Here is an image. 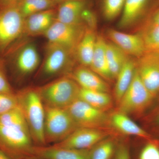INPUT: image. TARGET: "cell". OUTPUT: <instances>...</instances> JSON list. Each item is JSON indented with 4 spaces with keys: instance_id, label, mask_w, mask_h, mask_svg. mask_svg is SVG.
Wrapping results in <instances>:
<instances>
[{
    "instance_id": "8",
    "label": "cell",
    "mask_w": 159,
    "mask_h": 159,
    "mask_svg": "<svg viewBox=\"0 0 159 159\" xmlns=\"http://www.w3.org/2000/svg\"><path fill=\"white\" fill-rule=\"evenodd\" d=\"M66 109L78 127L103 129L110 123L106 112L97 109L79 99Z\"/></svg>"
},
{
    "instance_id": "11",
    "label": "cell",
    "mask_w": 159,
    "mask_h": 159,
    "mask_svg": "<svg viewBox=\"0 0 159 159\" xmlns=\"http://www.w3.org/2000/svg\"><path fill=\"white\" fill-rule=\"evenodd\" d=\"M136 69L143 84L157 99L159 97V57L154 52H146L138 58Z\"/></svg>"
},
{
    "instance_id": "13",
    "label": "cell",
    "mask_w": 159,
    "mask_h": 159,
    "mask_svg": "<svg viewBox=\"0 0 159 159\" xmlns=\"http://www.w3.org/2000/svg\"><path fill=\"white\" fill-rule=\"evenodd\" d=\"M108 38L128 56L139 58L146 52L145 44L141 35L127 34L113 29L107 31Z\"/></svg>"
},
{
    "instance_id": "27",
    "label": "cell",
    "mask_w": 159,
    "mask_h": 159,
    "mask_svg": "<svg viewBox=\"0 0 159 159\" xmlns=\"http://www.w3.org/2000/svg\"><path fill=\"white\" fill-rule=\"evenodd\" d=\"M139 34L141 35L146 52H153L159 49V25L144 23Z\"/></svg>"
},
{
    "instance_id": "22",
    "label": "cell",
    "mask_w": 159,
    "mask_h": 159,
    "mask_svg": "<svg viewBox=\"0 0 159 159\" xmlns=\"http://www.w3.org/2000/svg\"><path fill=\"white\" fill-rule=\"evenodd\" d=\"M136 69V61L129 57L116 78L114 97L117 105L130 85Z\"/></svg>"
},
{
    "instance_id": "6",
    "label": "cell",
    "mask_w": 159,
    "mask_h": 159,
    "mask_svg": "<svg viewBox=\"0 0 159 159\" xmlns=\"http://www.w3.org/2000/svg\"><path fill=\"white\" fill-rule=\"evenodd\" d=\"M25 19L17 5H0V53L7 51L24 34Z\"/></svg>"
},
{
    "instance_id": "1",
    "label": "cell",
    "mask_w": 159,
    "mask_h": 159,
    "mask_svg": "<svg viewBox=\"0 0 159 159\" xmlns=\"http://www.w3.org/2000/svg\"><path fill=\"white\" fill-rule=\"evenodd\" d=\"M18 105L22 112L35 146H46L44 136L45 107L36 88H27L17 92Z\"/></svg>"
},
{
    "instance_id": "12",
    "label": "cell",
    "mask_w": 159,
    "mask_h": 159,
    "mask_svg": "<svg viewBox=\"0 0 159 159\" xmlns=\"http://www.w3.org/2000/svg\"><path fill=\"white\" fill-rule=\"evenodd\" d=\"M159 5V0H125L119 28H128L142 18H146Z\"/></svg>"
},
{
    "instance_id": "15",
    "label": "cell",
    "mask_w": 159,
    "mask_h": 159,
    "mask_svg": "<svg viewBox=\"0 0 159 159\" xmlns=\"http://www.w3.org/2000/svg\"><path fill=\"white\" fill-rule=\"evenodd\" d=\"M69 75L81 88L105 93L109 92V87L105 80L90 68L80 66L74 69Z\"/></svg>"
},
{
    "instance_id": "7",
    "label": "cell",
    "mask_w": 159,
    "mask_h": 159,
    "mask_svg": "<svg viewBox=\"0 0 159 159\" xmlns=\"http://www.w3.org/2000/svg\"><path fill=\"white\" fill-rule=\"evenodd\" d=\"M74 57L76 58L74 51L60 45L48 43L41 76L47 79L68 72L72 68Z\"/></svg>"
},
{
    "instance_id": "14",
    "label": "cell",
    "mask_w": 159,
    "mask_h": 159,
    "mask_svg": "<svg viewBox=\"0 0 159 159\" xmlns=\"http://www.w3.org/2000/svg\"><path fill=\"white\" fill-rule=\"evenodd\" d=\"M40 57L37 48L34 43H29L20 48L16 54L14 65L20 75L27 76L37 68Z\"/></svg>"
},
{
    "instance_id": "21",
    "label": "cell",
    "mask_w": 159,
    "mask_h": 159,
    "mask_svg": "<svg viewBox=\"0 0 159 159\" xmlns=\"http://www.w3.org/2000/svg\"><path fill=\"white\" fill-rule=\"evenodd\" d=\"M107 42L102 36L97 35L96 47L90 68L105 80H113L107 59Z\"/></svg>"
},
{
    "instance_id": "34",
    "label": "cell",
    "mask_w": 159,
    "mask_h": 159,
    "mask_svg": "<svg viewBox=\"0 0 159 159\" xmlns=\"http://www.w3.org/2000/svg\"><path fill=\"white\" fill-rule=\"evenodd\" d=\"M113 159H131L130 151L127 144L119 143Z\"/></svg>"
},
{
    "instance_id": "16",
    "label": "cell",
    "mask_w": 159,
    "mask_h": 159,
    "mask_svg": "<svg viewBox=\"0 0 159 159\" xmlns=\"http://www.w3.org/2000/svg\"><path fill=\"white\" fill-rule=\"evenodd\" d=\"M87 7V0H64L57 6L55 20L68 25L84 24L81 14Z\"/></svg>"
},
{
    "instance_id": "39",
    "label": "cell",
    "mask_w": 159,
    "mask_h": 159,
    "mask_svg": "<svg viewBox=\"0 0 159 159\" xmlns=\"http://www.w3.org/2000/svg\"><path fill=\"white\" fill-rule=\"evenodd\" d=\"M153 52H154L157 54V56L159 57V49L158 50H157V51H153Z\"/></svg>"
},
{
    "instance_id": "10",
    "label": "cell",
    "mask_w": 159,
    "mask_h": 159,
    "mask_svg": "<svg viewBox=\"0 0 159 159\" xmlns=\"http://www.w3.org/2000/svg\"><path fill=\"white\" fill-rule=\"evenodd\" d=\"M109 134L103 129L78 127L65 139L52 145L61 148L88 150L109 137Z\"/></svg>"
},
{
    "instance_id": "3",
    "label": "cell",
    "mask_w": 159,
    "mask_h": 159,
    "mask_svg": "<svg viewBox=\"0 0 159 159\" xmlns=\"http://www.w3.org/2000/svg\"><path fill=\"white\" fill-rule=\"evenodd\" d=\"M34 146L28 128L0 124V150L11 158L32 156Z\"/></svg>"
},
{
    "instance_id": "19",
    "label": "cell",
    "mask_w": 159,
    "mask_h": 159,
    "mask_svg": "<svg viewBox=\"0 0 159 159\" xmlns=\"http://www.w3.org/2000/svg\"><path fill=\"white\" fill-rule=\"evenodd\" d=\"M109 122L116 130L126 135L134 136L142 139H150L153 137L145 129L133 121L128 115L119 111L109 116Z\"/></svg>"
},
{
    "instance_id": "31",
    "label": "cell",
    "mask_w": 159,
    "mask_h": 159,
    "mask_svg": "<svg viewBox=\"0 0 159 159\" xmlns=\"http://www.w3.org/2000/svg\"><path fill=\"white\" fill-rule=\"evenodd\" d=\"M17 105L16 93H0V116L15 108Z\"/></svg>"
},
{
    "instance_id": "9",
    "label": "cell",
    "mask_w": 159,
    "mask_h": 159,
    "mask_svg": "<svg viewBox=\"0 0 159 159\" xmlns=\"http://www.w3.org/2000/svg\"><path fill=\"white\" fill-rule=\"evenodd\" d=\"M87 29L84 24L71 25L55 20L43 35L48 43L56 44L74 51Z\"/></svg>"
},
{
    "instance_id": "18",
    "label": "cell",
    "mask_w": 159,
    "mask_h": 159,
    "mask_svg": "<svg viewBox=\"0 0 159 159\" xmlns=\"http://www.w3.org/2000/svg\"><path fill=\"white\" fill-rule=\"evenodd\" d=\"M89 149L78 150L54 145L35 146L32 156L38 159H88Z\"/></svg>"
},
{
    "instance_id": "5",
    "label": "cell",
    "mask_w": 159,
    "mask_h": 159,
    "mask_svg": "<svg viewBox=\"0 0 159 159\" xmlns=\"http://www.w3.org/2000/svg\"><path fill=\"white\" fill-rule=\"evenodd\" d=\"M156 100L143 84L136 69L130 85L118 104V111L128 116L144 115L152 107Z\"/></svg>"
},
{
    "instance_id": "23",
    "label": "cell",
    "mask_w": 159,
    "mask_h": 159,
    "mask_svg": "<svg viewBox=\"0 0 159 159\" xmlns=\"http://www.w3.org/2000/svg\"><path fill=\"white\" fill-rule=\"evenodd\" d=\"M79 99L95 108L106 112L112 106L113 101L108 93L89 90L80 88Z\"/></svg>"
},
{
    "instance_id": "28",
    "label": "cell",
    "mask_w": 159,
    "mask_h": 159,
    "mask_svg": "<svg viewBox=\"0 0 159 159\" xmlns=\"http://www.w3.org/2000/svg\"><path fill=\"white\" fill-rule=\"evenodd\" d=\"M125 0H102V15L107 20L115 19L122 13Z\"/></svg>"
},
{
    "instance_id": "33",
    "label": "cell",
    "mask_w": 159,
    "mask_h": 159,
    "mask_svg": "<svg viewBox=\"0 0 159 159\" xmlns=\"http://www.w3.org/2000/svg\"><path fill=\"white\" fill-rule=\"evenodd\" d=\"M0 93H14L6 77L4 62L0 59Z\"/></svg>"
},
{
    "instance_id": "32",
    "label": "cell",
    "mask_w": 159,
    "mask_h": 159,
    "mask_svg": "<svg viewBox=\"0 0 159 159\" xmlns=\"http://www.w3.org/2000/svg\"><path fill=\"white\" fill-rule=\"evenodd\" d=\"M82 22L89 29L95 31L97 25V18L96 13L88 6L83 11L81 14Z\"/></svg>"
},
{
    "instance_id": "17",
    "label": "cell",
    "mask_w": 159,
    "mask_h": 159,
    "mask_svg": "<svg viewBox=\"0 0 159 159\" xmlns=\"http://www.w3.org/2000/svg\"><path fill=\"white\" fill-rule=\"evenodd\" d=\"M57 8L34 13L25 18L24 34H44L56 20Z\"/></svg>"
},
{
    "instance_id": "20",
    "label": "cell",
    "mask_w": 159,
    "mask_h": 159,
    "mask_svg": "<svg viewBox=\"0 0 159 159\" xmlns=\"http://www.w3.org/2000/svg\"><path fill=\"white\" fill-rule=\"evenodd\" d=\"M97 35L87 28L75 50V57L80 66L90 67L93 56Z\"/></svg>"
},
{
    "instance_id": "4",
    "label": "cell",
    "mask_w": 159,
    "mask_h": 159,
    "mask_svg": "<svg viewBox=\"0 0 159 159\" xmlns=\"http://www.w3.org/2000/svg\"><path fill=\"white\" fill-rule=\"evenodd\" d=\"M44 107V136L46 145L61 142L78 128L67 109Z\"/></svg>"
},
{
    "instance_id": "2",
    "label": "cell",
    "mask_w": 159,
    "mask_h": 159,
    "mask_svg": "<svg viewBox=\"0 0 159 159\" xmlns=\"http://www.w3.org/2000/svg\"><path fill=\"white\" fill-rule=\"evenodd\" d=\"M36 88L44 106L67 108L79 99L80 87L67 75Z\"/></svg>"
},
{
    "instance_id": "29",
    "label": "cell",
    "mask_w": 159,
    "mask_h": 159,
    "mask_svg": "<svg viewBox=\"0 0 159 159\" xmlns=\"http://www.w3.org/2000/svg\"><path fill=\"white\" fill-rule=\"evenodd\" d=\"M137 159H159V139H145Z\"/></svg>"
},
{
    "instance_id": "26",
    "label": "cell",
    "mask_w": 159,
    "mask_h": 159,
    "mask_svg": "<svg viewBox=\"0 0 159 159\" xmlns=\"http://www.w3.org/2000/svg\"><path fill=\"white\" fill-rule=\"evenodd\" d=\"M59 4L54 0H20L17 6L25 18L34 13L55 9Z\"/></svg>"
},
{
    "instance_id": "37",
    "label": "cell",
    "mask_w": 159,
    "mask_h": 159,
    "mask_svg": "<svg viewBox=\"0 0 159 159\" xmlns=\"http://www.w3.org/2000/svg\"><path fill=\"white\" fill-rule=\"evenodd\" d=\"M0 159H13L9 156L8 155L0 150Z\"/></svg>"
},
{
    "instance_id": "35",
    "label": "cell",
    "mask_w": 159,
    "mask_h": 159,
    "mask_svg": "<svg viewBox=\"0 0 159 159\" xmlns=\"http://www.w3.org/2000/svg\"><path fill=\"white\" fill-rule=\"evenodd\" d=\"M144 23L159 25V5L145 19Z\"/></svg>"
},
{
    "instance_id": "40",
    "label": "cell",
    "mask_w": 159,
    "mask_h": 159,
    "mask_svg": "<svg viewBox=\"0 0 159 159\" xmlns=\"http://www.w3.org/2000/svg\"><path fill=\"white\" fill-rule=\"evenodd\" d=\"M54 1H56L58 3H60L62 2V1H64V0H54Z\"/></svg>"
},
{
    "instance_id": "36",
    "label": "cell",
    "mask_w": 159,
    "mask_h": 159,
    "mask_svg": "<svg viewBox=\"0 0 159 159\" xmlns=\"http://www.w3.org/2000/svg\"><path fill=\"white\" fill-rule=\"evenodd\" d=\"M20 0H0V5L4 6H14L17 5Z\"/></svg>"
},
{
    "instance_id": "30",
    "label": "cell",
    "mask_w": 159,
    "mask_h": 159,
    "mask_svg": "<svg viewBox=\"0 0 159 159\" xmlns=\"http://www.w3.org/2000/svg\"><path fill=\"white\" fill-rule=\"evenodd\" d=\"M159 102V97L157 98ZM146 125L149 129V134L153 137V134L159 136V103L155 108L148 114L145 119Z\"/></svg>"
},
{
    "instance_id": "25",
    "label": "cell",
    "mask_w": 159,
    "mask_h": 159,
    "mask_svg": "<svg viewBox=\"0 0 159 159\" xmlns=\"http://www.w3.org/2000/svg\"><path fill=\"white\" fill-rule=\"evenodd\" d=\"M119 143L108 137L89 149L88 159H113Z\"/></svg>"
},
{
    "instance_id": "24",
    "label": "cell",
    "mask_w": 159,
    "mask_h": 159,
    "mask_svg": "<svg viewBox=\"0 0 159 159\" xmlns=\"http://www.w3.org/2000/svg\"><path fill=\"white\" fill-rule=\"evenodd\" d=\"M106 53L111 77L116 79L129 56L113 43L107 42Z\"/></svg>"
},
{
    "instance_id": "38",
    "label": "cell",
    "mask_w": 159,
    "mask_h": 159,
    "mask_svg": "<svg viewBox=\"0 0 159 159\" xmlns=\"http://www.w3.org/2000/svg\"><path fill=\"white\" fill-rule=\"evenodd\" d=\"M24 159H38L36 158L35 157H34L33 156H31V157H28L26 158H25Z\"/></svg>"
}]
</instances>
